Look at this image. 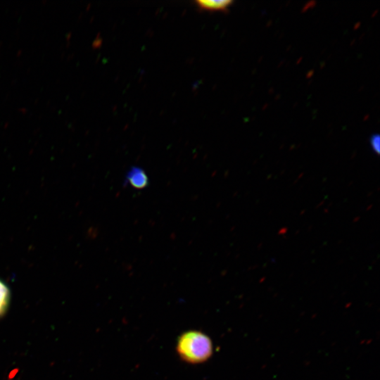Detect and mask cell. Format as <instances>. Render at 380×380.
Instances as JSON below:
<instances>
[{"instance_id": "obj_5", "label": "cell", "mask_w": 380, "mask_h": 380, "mask_svg": "<svg viewBox=\"0 0 380 380\" xmlns=\"http://www.w3.org/2000/svg\"><path fill=\"white\" fill-rule=\"evenodd\" d=\"M379 136L378 134L373 135L370 139L371 146L376 153L379 152Z\"/></svg>"}, {"instance_id": "obj_4", "label": "cell", "mask_w": 380, "mask_h": 380, "mask_svg": "<svg viewBox=\"0 0 380 380\" xmlns=\"http://www.w3.org/2000/svg\"><path fill=\"white\" fill-rule=\"evenodd\" d=\"M10 300V291L8 286L0 279V317L8 309Z\"/></svg>"}, {"instance_id": "obj_1", "label": "cell", "mask_w": 380, "mask_h": 380, "mask_svg": "<svg viewBox=\"0 0 380 380\" xmlns=\"http://www.w3.org/2000/svg\"><path fill=\"white\" fill-rule=\"evenodd\" d=\"M177 352L184 360L199 363L210 357L213 344L210 338L205 334L191 331L179 337L177 341Z\"/></svg>"}, {"instance_id": "obj_3", "label": "cell", "mask_w": 380, "mask_h": 380, "mask_svg": "<svg viewBox=\"0 0 380 380\" xmlns=\"http://www.w3.org/2000/svg\"><path fill=\"white\" fill-rule=\"evenodd\" d=\"M233 1L230 0L221 1H204L198 0L196 1V5L201 9L207 11H225L232 4Z\"/></svg>"}, {"instance_id": "obj_2", "label": "cell", "mask_w": 380, "mask_h": 380, "mask_svg": "<svg viewBox=\"0 0 380 380\" xmlns=\"http://www.w3.org/2000/svg\"><path fill=\"white\" fill-rule=\"evenodd\" d=\"M127 180L129 184L136 189H144L148 184V179L141 168L134 167L127 175Z\"/></svg>"}]
</instances>
